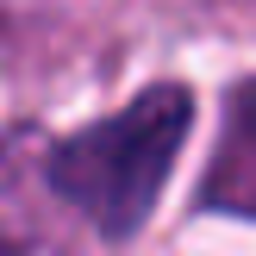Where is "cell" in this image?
Wrapping results in <instances>:
<instances>
[{
    "label": "cell",
    "instance_id": "6da1fadb",
    "mask_svg": "<svg viewBox=\"0 0 256 256\" xmlns=\"http://www.w3.org/2000/svg\"><path fill=\"white\" fill-rule=\"evenodd\" d=\"M188 119H194V100L188 88L162 82L144 88L132 106H119L106 125L94 132H75L69 144L50 156V182L56 194L82 212L94 232L125 238L150 219L162 182H169L175 156H182Z\"/></svg>",
    "mask_w": 256,
    "mask_h": 256
},
{
    "label": "cell",
    "instance_id": "7a4b0ae2",
    "mask_svg": "<svg viewBox=\"0 0 256 256\" xmlns=\"http://www.w3.org/2000/svg\"><path fill=\"white\" fill-rule=\"evenodd\" d=\"M206 206L256 219V82L232 94V119H225V138L206 169Z\"/></svg>",
    "mask_w": 256,
    "mask_h": 256
}]
</instances>
